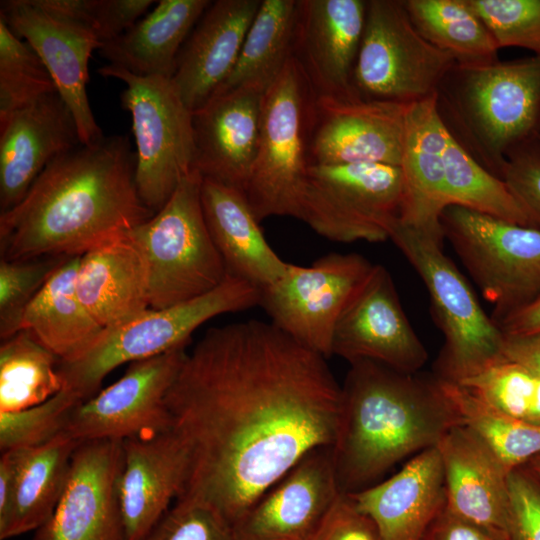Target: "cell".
I'll return each mask as SVG.
<instances>
[{
  "label": "cell",
  "instance_id": "1",
  "mask_svg": "<svg viewBox=\"0 0 540 540\" xmlns=\"http://www.w3.org/2000/svg\"><path fill=\"white\" fill-rule=\"evenodd\" d=\"M326 359L271 322L208 329L165 398L188 456L176 499L206 503L233 527L305 454L332 446L341 386Z\"/></svg>",
  "mask_w": 540,
  "mask_h": 540
},
{
  "label": "cell",
  "instance_id": "2",
  "mask_svg": "<svg viewBox=\"0 0 540 540\" xmlns=\"http://www.w3.org/2000/svg\"><path fill=\"white\" fill-rule=\"evenodd\" d=\"M126 135L79 144L51 161L23 199L0 214L1 259L73 257L154 215L135 183Z\"/></svg>",
  "mask_w": 540,
  "mask_h": 540
},
{
  "label": "cell",
  "instance_id": "3",
  "mask_svg": "<svg viewBox=\"0 0 540 540\" xmlns=\"http://www.w3.org/2000/svg\"><path fill=\"white\" fill-rule=\"evenodd\" d=\"M350 365L332 445L343 493L376 484L396 463L437 446L461 424L438 376L401 372L370 360Z\"/></svg>",
  "mask_w": 540,
  "mask_h": 540
},
{
  "label": "cell",
  "instance_id": "4",
  "mask_svg": "<svg viewBox=\"0 0 540 540\" xmlns=\"http://www.w3.org/2000/svg\"><path fill=\"white\" fill-rule=\"evenodd\" d=\"M436 110L449 134L501 179L507 154L540 137V56L455 64L437 89Z\"/></svg>",
  "mask_w": 540,
  "mask_h": 540
},
{
  "label": "cell",
  "instance_id": "5",
  "mask_svg": "<svg viewBox=\"0 0 540 540\" xmlns=\"http://www.w3.org/2000/svg\"><path fill=\"white\" fill-rule=\"evenodd\" d=\"M389 239L424 282L433 319L443 334L435 375L458 382L503 359L504 334L444 254V237L413 229L397 218Z\"/></svg>",
  "mask_w": 540,
  "mask_h": 540
},
{
  "label": "cell",
  "instance_id": "6",
  "mask_svg": "<svg viewBox=\"0 0 540 540\" xmlns=\"http://www.w3.org/2000/svg\"><path fill=\"white\" fill-rule=\"evenodd\" d=\"M201 183L193 170L159 211L128 231L146 261L150 309L204 295L228 275L204 218Z\"/></svg>",
  "mask_w": 540,
  "mask_h": 540
},
{
  "label": "cell",
  "instance_id": "7",
  "mask_svg": "<svg viewBox=\"0 0 540 540\" xmlns=\"http://www.w3.org/2000/svg\"><path fill=\"white\" fill-rule=\"evenodd\" d=\"M260 298V289L228 274L204 295L167 308L148 309L125 324L105 329L98 342L76 361L60 362L62 389L86 401L120 365L187 345L192 333L206 321L259 305Z\"/></svg>",
  "mask_w": 540,
  "mask_h": 540
},
{
  "label": "cell",
  "instance_id": "8",
  "mask_svg": "<svg viewBox=\"0 0 540 540\" xmlns=\"http://www.w3.org/2000/svg\"><path fill=\"white\" fill-rule=\"evenodd\" d=\"M315 96L294 57L265 92L257 153L244 189L260 223L272 216L299 218Z\"/></svg>",
  "mask_w": 540,
  "mask_h": 540
},
{
  "label": "cell",
  "instance_id": "9",
  "mask_svg": "<svg viewBox=\"0 0 540 540\" xmlns=\"http://www.w3.org/2000/svg\"><path fill=\"white\" fill-rule=\"evenodd\" d=\"M98 73L126 86L121 102L132 119L135 183L142 202L156 213L195 170L193 113L170 79L138 76L111 64Z\"/></svg>",
  "mask_w": 540,
  "mask_h": 540
},
{
  "label": "cell",
  "instance_id": "10",
  "mask_svg": "<svg viewBox=\"0 0 540 540\" xmlns=\"http://www.w3.org/2000/svg\"><path fill=\"white\" fill-rule=\"evenodd\" d=\"M440 221L497 325L540 296V228L462 206L447 207Z\"/></svg>",
  "mask_w": 540,
  "mask_h": 540
},
{
  "label": "cell",
  "instance_id": "11",
  "mask_svg": "<svg viewBox=\"0 0 540 540\" xmlns=\"http://www.w3.org/2000/svg\"><path fill=\"white\" fill-rule=\"evenodd\" d=\"M455 64L420 35L403 0L367 1L352 80L360 97L403 105L426 100Z\"/></svg>",
  "mask_w": 540,
  "mask_h": 540
},
{
  "label": "cell",
  "instance_id": "12",
  "mask_svg": "<svg viewBox=\"0 0 540 540\" xmlns=\"http://www.w3.org/2000/svg\"><path fill=\"white\" fill-rule=\"evenodd\" d=\"M404 194L400 166L310 164L299 220L335 242H383L399 218Z\"/></svg>",
  "mask_w": 540,
  "mask_h": 540
},
{
  "label": "cell",
  "instance_id": "13",
  "mask_svg": "<svg viewBox=\"0 0 540 540\" xmlns=\"http://www.w3.org/2000/svg\"><path fill=\"white\" fill-rule=\"evenodd\" d=\"M373 266L358 253L336 252L307 267L288 263L284 274L261 290L259 305L276 327L329 358L336 323Z\"/></svg>",
  "mask_w": 540,
  "mask_h": 540
},
{
  "label": "cell",
  "instance_id": "14",
  "mask_svg": "<svg viewBox=\"0 0 540 540\" xmlns=\"http://www.w3.org/2000/svg\"><path fill=\"white\" fill-rule=\"evenodd\" d=\"M186 346L132 362L119 380L72 411L64 432L82 442L125 440L170 428L165 398L185 360Z\"/></svg>",
  "mask_w": 540,
  "mask_h": 540
},
{
  "label": "cell",
  "instance_id": "15",
  "mask_svg": "<svg viewBox=\"0 0 540 540\" xmlns=\"http://www.w3.org/2000/svg\"><path fill=\"white\" fill-rule=\"evenodd\" d=\"M332 355L349 363L375 361L406 373L418 372L426 363L427 351L384 266L374 264L341 313L333 333Z\"/></svg>",
  "mask_w": 540,
  "mask_h": 540
},
{
  "label": "cell",
  "instance_id": "16",
  "mask_svg": "<svg viewBox=\"0 0 540 540\" xmlns=\"http://www.w3.org/2000/svg\"><path fill=\"white\" fill-rule=\"evenodd\" d=\"M123 440L82 441L50 519L33 540H126L119 501Z\"/></svg>",
  "mask_w": 540,
  "mask_h": 540
},
{
  "label": "cell",
  "instance_id": "17",
  "mask_svg": "<svg viewBox=\"0 0 540 540\" xmlns=\"http://www.w3.org/2000/svg\"><path fill=\"white\" fill-rule=\"evenodd\" d=\"M408 106L360 96L316 95L310 164L400 166Z\"/></svg>",
  "mask_w": 540,
  "mask_h": 540
},
{
  "label": "cell",
  "instance_id": "18",
  "mask_svg": "<svg viewBox=\"0 0 540 540\" xmlns=\"http://www.w3.org/2000/svg\"><path fill=\"white\" fill-rule=\"evenodd\" d=\"M0 19L33 48L46 66L74 118L81 144L103 138L86 89L89 58L101 47L94 34L45 10L36 0L1 1Z\"/></svg>",
  "mask_w": 540,
  "mask_h": 540
},
{
  "label": "cell",
  "instance_id": "19",
  "mask_svg": "<svg viewBox=\"0 0 540 540\" xmlns=\"http://www.w3.org/2000/svg\"><path fill=\"white\" fill-rule=\"evenodd\" d=\"M339 490L332 446L305 454L232 527L234 540H311Z\"/></svg>",
  "mask_w": 540,
  "mask_h": 540
},
{
  "label": "cell",
  "instance_id": "20",
  "mask_svg": "<svg viewBox=\"0 0 540 540\" xmlns=\"http://www.w3.org/2000/svg\"><path fill=\"white\" fill-rule=\"evenodd\" d=\"M367 1L297 0L293 57L316 95L359 96L353 72Z\"/></svg>",
  "mask_w": 540,
  "mask_h": 540
},
{
  "label": "cell",
  "instance_id": "21",
  "mask_svg": "<svg viewBox=\"0 0 540 540\" xmlns=\"http://www.w3.org/2000/svg\"><path fill=\"white\" fill-rule=\"evenodd\" d=\"M81 144L74 118L57 91L0 121V208L17 205L58 156Z\"/></svg>",
  "mask_w": 540,
  "mask_h": 540
},
{
  "label": "cell",
  "instance_id": "22",
  "mask_svg": "<svg viewBox=\"0 0 540 540\" xmlns=\"http://www.w3.org/2000/svg\"><path fill=\"white\" fill-rule=\"evenodd\" d=\"M188 456L168 428L123 440L119 501L126 540H144L180 494Z\"/></svg>",
  "mask_w": 540,
  "mask_h": 540
},
{
  "label": "cell",
  "instance_id": "23",
  "mask_svg": "<svg viewBox=\"0 0 540 540\" xmlns=\"http://www.w3.org/2000/svg\"><path fill=\"white\" fill-rule=\"evenodd\" d=\"M265 92L237 88L193 112L195 169L244 192L255 161Z\"/></svg>",
  "mask_w": 540,
  "mask_h": 540
},
{
  "label": "cell",
  "instance_id": "24",
  "mask_svg": "<svg viewBox=\"0 0 540 540\" xmlns=\"http://www.w3.org/2000/svg\"><path fill=\"white\" fill-rule=\"evenodd\" d=\"M262 0L211 2L181 48L171 83L193 113L232 72Z\"/></svg>",
  "mask_w": 540,
  "mask_h": 540
},
{
  "label": "cell",
  "instance_id": "25",
  "mask_svg": "<svg viewBox=\"0 0 540 540\" xmlns=\"http://www.w3.org/2000/svg\"><path fill=\"white\" fill-rule=\"evenodd\" d=\"M348 494L381 540H423L446 504L440 453L436 446L425 449L387 480Z\"/></svg>",
  "mask_w": 540,
  "mask_h": 540
},
{
  "label": "cell",
  "instance_id": "26",
  "mask_svg": "<svg viewBox=\"0 0 540 540\" xmlns=\"http://www.w3.org/2000/svg\"><path fill=\"white\" fill-rule=\"evenodd\" d=\"M445 508L462 518L506 533L509 471L484 442L463 424L439 441Z\"/></svg>",
  "mask_w": 540,
  "mask_h": 540
},
{
  "label": "cell",
  "instance_id": "27",
  "mask_svg": "<svg viewBox=\"0 0 540 540\" xmlns=\"http://www.w3.org/2000/svg\"><path fill=\"white\" fill-rule=\"evenodd\" d=\"M75 287L81 303L103 329L118 327L150 309L146 261L128 232L81 255Z\"/></svg>",
  "mask_w": 540,
  "mask_h": 540
},
{
  "label": "cell",
  "instance_id": "28",
  "mask_svg": "<svg viewBox=\"0 0 540 540\" xmlns=\"http://www.w3.org/2000/svg\"><path fill=\"white\" fill-rule=\"evenodd\" d=\"M449 132L436 110V94L408 106L400 168L404 194L399 221L444 237L440 217L445 200L444 153Z\"/></svg>",
  "mask_w": 540,
  "mask_h": 540
},
{
  "label": "cell",
  "instance_id": "29",
  "mask_svg": "<svg viewBox=\"0 0 540 540\" xmlns=\"http://www.w3.org/2000/svg\"><path fill=\"white\" fill-rule=\"evenodd\" d=\"M201 204L209 233L229 275L261 291L284 274L288 262L266 241L243 191L202 177Z\"/></svg>",
  "mask_w": 540,
  "mask_h": 540
},
{
  "label": "cell",
  "instance_id": "30",
  "mask_svg": "<svg viewBox=\"0 0 540 540\" xmlns=\"http://www.w3.org/2000/svg\"><path fill=\"white\" fill-rule=\"evenodd\" d=\"M210 3L160 0L149 14L99 51L109 64L132 74L171 79L182 46Z\"/></svg>",
  "mask_w": 540,
  "mask_h": 540
},
{
  "label": "cell",
  "instance_id": "31",
  "mask_svg": "<svg viewBox=\"0 0 540 540\" xmlns=\"http://www.w3.org/2000/svg\"><path fill=\"white\" fill-rule=\"evenodd\" d=\"M79 256L68 257L53 272L25 310L20 331L70 363L100 339L103 329L81 303L75 287Z\"/></svg>",
  "mask_w": 540,
  "mask_h": 540
},
{
  "label": "cell",
  "instance_id": "32",
  "mask_svg": "<svg viewBox=\"0 0 540 540\" xmlns=\"http://www.w3.org/2000/svg\"><path fill=\"white\" fill-rule=\"evenodd\" d=\"M79 443L61 432L42 445L15 449L14 501L8 523L0 532L1 540L38 530L50 519L63 493Z\"/></svg>",
  "mask_w": 540,
  "mask_h": 540
},
{
  "label": "cell",
  "instance_id": "33",
  "mask_svg": "<svg viewBox=\"0 0 540 540\" xmlns=\"http://www.w3.org/2000/svg\"><path fill=\"white\" fill-rule=\"evenodd\" d=\"M297 0H262L237 62L216 94L237 88L266 92L293 57Z\"/></svg>",
  "mask_w": 540,
  "mask_h": 540
},
{
  "label": "cell",
  "instance_id": "34",
  "mask_svg": "<svg viewBox=\"0 0 540 540\" xmlns=\"http://www.w3.org/2000/svg\"><path fill=\"white\" fill-rule=\"evenodd\" d=\"M416 30L459 66H483L497 60L499 47L467 0H403Z\"/></svg>",
  "mask_w": 540,
  "mask_h": 540
},
{
  "label": "cell",
  "instance_id": "35",
  "mask_svg": "<svg viewBox=\"0 0 540 540\" xmlns=\"http://www.w3.org/2000/svg\"><path fill=\"white\" fill-rule=\"evenodd\" d=\"M60 359L29 333L19 331L0 346V412L39 405L62 390Z\"/></svg>",
  "mask_w": 540,
  "mask_h": 540
},
{
  "label": "cell",
  "instance_id": "36",
  "mask_svg": "<svg viewBox=\"0 0 540 540\" xmlns=\"http://www.w3.org/2000/svg\"><path fill=\"white\" fill-rule=\"evenodd\" d=\"M440 380L461 424L475 433L509 472L540 454V425L502 414L459 384Z\"/></svg>",
  "mask_w": 540,
  "mask_h": 540
},
{
  "label": "cell",
  "instance_id": "37",
  "mask_svg": "<svg viewBox=\"0 0 540 540\" xmlns=\"http://www.w3.org/2000/svg\"><path fill=\"white\" fill-rule=\"evenodd\" d=\"M491 408L540 425V374L507 358L455 382Z\"/></svg>",
  "mask_w": 540,
  "mask_h": 540
},
{
  "label": "cell",
  "instance_id": "38",
  "mask_svg": "<svg viewBox=\"0 0 540 540\" xmlns=\"http://www.w3.org/2000/svg\"><path fill=\"white\" fill-rule=\"evenodd\" d=\"M53 91L55 84L38 54L0 19V121Z\"/></svg>",
  "mask_w": 540,
  "mask_h": 540
},
{
  "label": "cell",
  "instance_id": "39",
  "mask_svg": "<svg viewBox=\"0 0 540 540\" xmlns=\"http://www.w3.org/2000/svg\"><path fill=\"white\" fill-rule=\"evenodd\" d=\"M83 400L62 389L45 402L15 412H0L2 452L42 445L64 432L72 411Z\"/></svg>",
  "mask_w": 540,
  "mask_h": 540
},
{
  "label": "cell",
  "instance_id": "40",
  "mask_svg": "<svg viewBox=\"0 0 540 540\" xmlns=\"http://www.w3.org/2000/svg\"><path fill=\"white\" fill-rule=\"evenodd\" d=\"M68 257H39L0 262V337L7 339L20 331L28 305Z\"/></svg>",
  "mask_w": 540,
  "mask_h": 540
},
{
  "label": "cell",
  "instance_id": "41",
  "mask_svg": "<svg viewBox=\"0 0 540 540\" xmlns=\"http://www.w3.org/2000/svg\"><path fill=\"white\" fill-rule=\"evenodd\" d=\"M37 3L47 11L85 27L102 46L130 29L154 1L37 0Z\"/></svg>",
  "mask_w": 540,
  "mask_h": 540
},
{
  "label": "cell",
  "instance_id": "42",
  "mask_svg": "<svg viewBox=\"0 0 540 540\" xmlns=\"http://www.w3.org/2000/svg\"><path fill=\"white\" fill-rule=\"evenodd\" d=\"M499 49L518 47L540 56V0H467Z\"/></svg>",
  "mask_w": 540,
  "mask_h": 540
},
{
  "label": "cell",
  "instance_id": "43",
  "mask_svg": "<svg viewBox=\"0 0 540 540\" xmlns=\"http://www.w3.org/2000/svg\"><path fill=\"white\" fill-rule=\"evenodd\" d=\"M144 540H234L230 523L206 503L178 498Z\"/></svg>",
  "mask_w": 540,
  "mask_h": 540
},
{
  "label": "cell",
  "instance_id": "44",
  "mask_svg": "<svg viewBox=\"0 0 540 540\" xmlns=\"http://www.w3.org/2000/svg\"><path fill=\"white\" fill-rule=\"evenodd\" d=\"M501 180L523 209L530 226L540 228V137L507 154Z\"/></svg>",
  "mask_w": 540,
  "mask_h": 540
},
{
  "label": "cell",
  "instance_id": "45",
  "mask_svg": "<svg viewBox=\"0 0 540 540\" xmlns=\"http://www.w3.org/2000/svg\"><path fill=\"white\" fill-rule=\"evenodd\" d=\"M507 540H540V481L525 467L508 476Z\"/></svg>",
  "mask_w": 540,
  "mask_h": 540
},
{
  "label": "cell",
  "instance_id": "46",
  "mask_svg": "<svg viewBox=\"0 0 540 540\" xmlns=\"http://www.w3.org/2000/svg\"><path fill=\"white\" fill-rule=\"evenodd\" d=\"M311 540H381L374 521L340 492Z\"/></svg>",
  "mask_w": 540,
  "mask_h": 540
},
{
  "label": "cell",
  "instance_id": "47",
  "mask_svg": "<svg viewBox=\"0 0 540 540\" xmlns=\"http://www.w3.org/2000/svg\"><path fill=\"white\" fill-rule=\"evenodd\" d=\"M423 540H507V534L469 521L444 508L430 525Z\"/></svg>",
  "mask_w": 540,
  "mask_h": 540
},
{
  "label": "cell",
  "instance_id": "48",
  "mask_svg": "<svg viewBox=\"0 0 540 540\" xmlns=\"http://www.w3.org/2000/svg\"><path fill=\"white\" fill-rule=\"evenodd\" d=\"M503 356L540 374V332L528 335H505Z\"/></svg>",
  "mask_w": 540,
  "mask_h": 540
},
{
  "label": "cell",
  "instance_id": "49",
  "mask_svg": "<svg viewBox=\"0 0 540 540\" xmlns=\"http://www.w3.org/2000/svg\"><path fill=\"white\" fill-rule=\"evenodd\" d=\"M17 451L2 452L0 459V532L8 523L14 501Z\"/></svg>",
  "mask_w": 540,
  "mask_h": 540
},
{
  "label": "cell",
  "instance_id": "50",
  "mask_svg": "<svg viewBox=\"0 0 540 540\" xmlns=\"http://www.w3.org/2000/svg\"><path fill=\"white\" fill-rule=\"evenodd\" d=\"M498 326L505 335H528L540 332V296L506 316Z\"/></svg>",
  "mask_w": 540,
  "mask_h": 540
},
{
  "label": "cell",
  "instance_id": "51",
  "mask_svg": "<svg viewBox=\"0 0 540 540\" xmlns=\"http://www.w3.org/2000/svg\"><path fill=\"white\" fill-rule=\"evenodd\" d=\"M525 466L540 481V454L532 457Z\"/></svg>",
  "mask_w": 540,
  "mask_h": 540
}]
</instances>
